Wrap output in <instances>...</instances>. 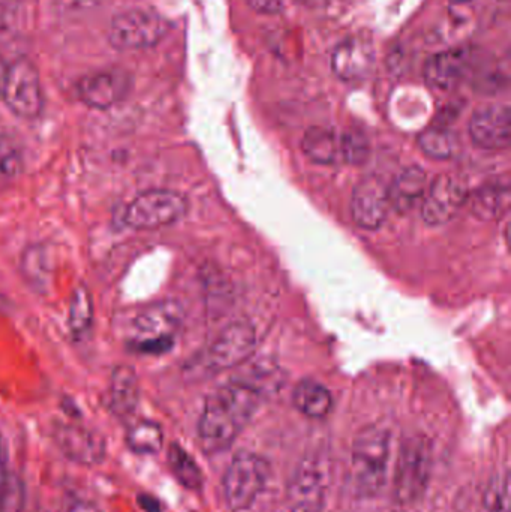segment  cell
I'll list each match as a JSON object with an SVG mask.
<instances>
[{"instance_id": "16", "label": "cell", "mask_w": 511, "mask_h": 512, "mask_svg": "<svg viewBox=\"0 0 511 512\" xmlns=\"http://www.w3.org/2000/svg\"><path fill=\"white\" fill-rule=\"evenodd\" d=\"M63 456L81 466H96L105 459V444L99 435L77 426H60L54 433Z\"/></svg>"}, {"instance_id": "36", "label": "cell", "mask_w": 511, "mask_h": 512, "mask_svg": "<svg viewBox=\"0 0 511 512\" xmlns=\"http://www.w3.org/2000/svg\"><path fill=\"white\" fill-rule=\"evenodd\" d=\"M0 512H3V505H0Z\"/></svg>"}, {"instance_id": "26", "label": "cell", "mask_w": 511, "mask_h": 512, "mask_svg": "<svg viewBox=\"0 0 511 512\" xmlns=\"http://www.w3.org/2000/svg\"><path fill=\"white\" fill-rule=\"evenodd\" d=\"M93 321L92 294L86 286H78L72 292L69 304V328L75 336H81L89 330Z\"/></svg>"}, {"instance_id": "12", "label": "cell", "mask_w": 511, "mask_h": 512, "mask_svg": "<svg viewBox=\"0 0 511 512\" xmlns=\"http://www.w3.org/2000/svg\"><path fill=\"white\" fill-rule=\"evenodd\" d=\"M132 78L123 69H107L84 75L77 83V96L87 107L108 110L131 92Z\"/></svg>"}, {"instance_id": "15", "label": "cell", "mask_w": 511, "mask_h": 512, "mask_svg": "<svg viewBox=\"0 0 511 512\" xmlns=\"http://www.w3.org/2000/svg\"><path fill=\"white\" fill-rule=\"evenodd\" d=\"M330 66L333 74L345 83L366 80L374 71V45L359 36L345 39L333 51Z\"/></svg>"}, {"instance_id": "4", "label": "cell", "mask_w": 511, "mask_h": 512, "mask_svg": "<svg viewBox=\"0 0 511 512\" xmlns=\"http://www.w3.org/2000/svg\"><path fill=\"white\" fill-rule=\"evenodd\" d=\"M185 195L171 189L141 192L123 210V224L135 231H153L176 224L188 213Z\"/></svg>"}, {"instance_id": "24", "label": "cell", "mask_w": 511, "mask_h": 512, "mask_svg": "<svg viewBox=\"0 0 511 512\" xmlns=\"http://www.w3.org/2000/svg\"><path fill=\"white\" fill-rule=\"evenodd\" d=\"M168 465L174 477L186 489L200 490L203 487V472L185 448L177 444L171 445L168 448Z\"/></svg>"}, {"instance_id": "19", "label": "cell", "mask_w": 511, "mask_h": 512, "mask_svg": "<svg viewBox=\"0 0 511 512\" xmlns=\"http://www.w3.org/2000/svg\"><path fill=\"white\" fill-rule=\"evenodd\" d=\"M140 400L138 376L131 366H117L110 379V408L117 417L134 414Z\"/></svg>"}, {"instance_id": "2", "label": "cell", "mask_w": 511, "mask_h": 512, "mask_svg": "<svg viewBox=\"0 0 511 512\" xmlns=\"http://www.w3.org/2000/svg\"><path fill=\"white\" fill-rule=\"evenodd\" d=\"M392 435L384 427H368L356 436L351 448L350 478L360 498H374L389 480Z\"/></svg>"}, {"instance_id": "1", "label": "cell", "mask_w": 511, "mask_h": 512, "mask_svg": "<svg viewBox=\"0 0 511 512\" xmlns=\"http://www.w3.org/2000/svg\"><path fill=\"white\" fill-rule=\"evenodd\" d=\"M263 391L248 379H237L207 397L198 421V439L207 454L228 450L260 406Z\"/></svg>"}, {"instance_id": "28", "label": "cell", "mask_w": 511, "mask_h": 512, "mask_svg": "<svg viewBox=\"0 0 511 512\" xmlns=\"http://www.w3.org/2000/svg\"><path fill=\"white\" fill-rule=\"evenodd\" d=\"M24 167V156L14 138L0 134V182L14 179Z\"/></svg>"}, {"instance_id": "10", "label": "cell", "mask_w": 511, "mask_h": 512, "mask_svg": "<svg viewBox=\"0 0 511 512\" xmlns=\"http://www.w3.org/2000/svg\"><path fill=\"white\" fill-rule=\"evenodd\" d=\"M257 345V334L248 321L228 325L204 352L200 360L201 372L207 375L224 372L248 360Z\"/></svg>"}, {"instance_id": "23", "label": "cell", "mask_w": 511, "mask_h": 512, "mask_svg": "<svg viewBox=\"0 0 511 512\" xmlns=\"http://www.w3.org/2000/svg\"><path fill=\"white\" fill-rule=\"evenodd\" d=\"M126 445L138 456H153L164 445V432L153 421H138L126 433Z\"/></svg>"}, {"instance_id": "27", "label": "cell", "mask_w": 511, "mask_h": 512, "mask_svg": "<svg viewBox=\"0 0 511 512\" xmlns=\"http://www.w3.org/2000/svg\"><path fill=\"white\" fill-rule=\"evenodd\" d=\"M510 474L509 469L495 474L483 493V505L489 512H510Z\"/></svg>"}, {"instance_id": "9", "label": "cell", "mask_w": 511, "mask_h": 512, "mask_svg": "<svg viewBox=\"0 0 511 512\" xmlns=\"http://www.w3.org/2000/svg\"><path fill=\"white\" fill-rule=\"evenodd\" d=\"M0 98L11 113L21 119H36L44 108L41 78L38 69L26 57L8 65Z\"/></svg>"}, {"instance_id": "35", "label": "cell", "mask_w": 511, "mask_h": 512, "mask_svg": "<svg viewBox=\"0 0 511 512\" xmlns=\"http://www.w3.org/2000/svg\"><path fill=\"white\" fill-rule=\"evenodd\" d=\"M450 2L455 3V5H465V3L473 2V0H450Z\"/></svg>"}, {"instance_id": "21", "label": "cell", "mask_w": 511, "mask_h": 512, "mask_svg": "<svg viewBox=\"0 0 511 512\" xmlns=\"http://www.w3.org/2000/svg\"><path fill=\"white\" fill-rule=\"evenodd\" d=\"M293 403L300 414L314 420L327 417L333 408L332 393L327 390L320 382L306 381L300 382L293 393Z\"/></svg>"}, {"instance_id": "3", "label": "cell", "mask_w": 511, "mask_h": 512, "mask_svg": "<svg viewBox=\"0 0 511 512\" xmlns=\"http://www.w3.org/2000/svg\"><path fill=\"white\" fill-rule=\"evenodd\" d=\"M432 466L434 453L431 442L425 436H410L402 441L393 480V490L399 504L413 505L425 496Z\"/></svg>"}, {"instance_id": "31", "label": "cell", "mask_w": 511, "mask_h": 512, "mask_svg": "<svg viewBox=\"0 0 511 512\" xmlns=\"http://www.w3.org/2000/svg\"><path fill=\"white\" fill-rule=\"evenodd\" d=\"M248 3L261 14H279L284 9V0H248Z\"/></svg>"}, {"instance_id": "25", "label": "cell", "mask_w": 511, "mask_h": 512, "mask_svg": "<svg viewBox=\"0 0 511 512\" xmlns=\"http://www.w3.org/2000/svg\"><path fill=\"white\" fill-rule=\"evenodd\" d=\"M419 146L432 159H449L458 150V138L446 128H431L422 132Z\"/></svg>"}, {"instance_id": "29", "label": "cell", "mask_w": 511, "mask_h": 512, "mask_svg": "<svg viewBox=\"0 0 511 512\" xmlns=\"http://www.w3.org/2000/svg\"><path fill=\"white\" fill-rule=\"evenodd\" d=\"M369 155V144L365 135L359 131L341 134V162L350 165L365 164Z\"/></svg>"}, {"instance_id": "6", "label": "cell", "mask_w": 511, "mask_h": 512, "mask_svg": "<svg viewBox=\"0 0 511 512\" xmlns=\"http://www.w3.org/2000/svg\"><path fill=\"white\" fill-rule=\"evenodd\" d=\"M183 319L185 310L177 301H159L146 307L134 321L135 348L144 354L168 351L182 328Z\"/></svg>"}, {"instance_id": "8", "label": "cell", "mask_w": 511, "mask_h": 512, "mask_svg": "<svg viewBox=\"0 0 511 512\" xmlns=\"http://www.w3.org/2000/svg\"><path fill=\"white\" fill-rule=\"evenodd\" d=\"M170 23L158 12L131 9L116 15L108 29V42L119 51L155 47L167 36Z\"/></svg>"}, {"instance_id": "11", "label": "cell", "mask_w": 511, "mask_h": 512, "mask_svg": "<svg viewBox=\"0 0 511 512\" xmlns=\"http://www.w3.org/2000/svg\"><path fill=\"white\" fill-rule=\"evenodd\" d=\"M470 198L464 180L452 174H441L429 185L422 201V218L431 227L452 221Z\"/></svg>"}, {"instance_id": "18", "label": "cell", "mask_w": 511, "mask_h": 512, "mask_svg": "<svg viewBox=\"0 0 511 512\" xmlns=\"http://www.w3.org/2000/svg\"><path fill=\"white\" fill-rule=\"evenodd\" d=\"M428 191V177L420 167H408L389 186L390 206L399 213H407L423 201Z\"/></svg>"}, {"instance_id": "13", "label": "cell", "mask_w": 511, "mask_h": 512, "mask_svg": "<svg viewBox=\"0 0 511 512\" xmlns=\"http://www.w3.org/2000/svg\"><path fill=\"white\" fill-rule=\"evenodd\" d=\"M389 186L378 176H366L354 188L351 197V216L354 224L366 231L383 227L389 216Z\"/></svg>"}, {"instance_id": "5", "label": "cell", "mask_w": 511, "mask_h": 512, "mask_svg": "<svg viewBox=\"0 0 511 512\" xmlns=\"http://www.w3.org/2000/svg\"><path fill=\"white\" fill-rule=\"evenodd\" d=\"M270 465L264 457L240 451L231 460L222 480L224 498L231 511L248 510L266 489Z\"/></svg>"}, {"instance_id": "14", "label": "cell", "mask_w": 511, "mask_h": 512, "mask_svg": "<svg viewBox=\"0 0 511 512\" xmlns=\"http://www.w3.org/2000/svg\"><path fill=\"white\" fill-rule=\"evenodd\" d=\"M470 137L479 149L504 150L511 141V113L507 105H486L470 120Z\"/></svg>"}, {"instance_id": "20", "label": "cell", "mask_w": 511, "mask_h": 512, "mask_svg": "<svg viewBox=\"0 0 511 512\" xmlns=\"http://www.w3.org/2000/svg\"><path fill=\"white\" fill-rule=\"evenodd\" d=\"M468 200H471V209L477 218L483 219V221H494L509 209V182L494 180V182L485 183Z\"/></svg>"}, {"instance_id": "30", "label": "cell", "mask_w": 511, "mask_h": 512, "mask_svg": "<svg viewBox=\"0 0 511 512\" xmlns=\"http://www.w3.org/2000/svg\"><path fill=\"white\" fill-rule=\"evenodd\" d=\"M18 35L17 12L12 6L0 3V47L14 41Z\"/></svg>"}, {"instance_id": "34", "label": "cell", "mask_w": 511, "mask_h": 512, "mask_svg": "<svg viewBox=\"0 0 511 512\" xmlns=\"http://www.w3.org/2000/svg\"><path fill=\"white\" fill-rule=\"evenodd\" d=\"M6 71H8V65L3 60L2 54H0V95H2L3 83H5Z\"/></svg>"}, {"instance_id": "22", "label": "cell", "mask_w": 511, "mask_h": 512, "mask_svg": "<svg viewBox=\"0 0 511 512\" xmlns=\"http://www.w3.org/2000/svg\"><path fill=\"white\" fill-rule=\"evenodd\" d=\"M302 149L312 162L321 165L336 164L341 161V135L332 129H309L303 137Z\"/></svg>"}, {"instance_id": "33", "label": "cell", "mask_w": 511, "mask_h": 512, "mask_svg": "<svg viewBox=\"0 0 511 512\" xmlns=\"http://www.w3.org/2000/svg\"><path fill=\"white\" fill-rule=\"evenodd\" d=\"M68 512H102L96 505L90 504V502H77L72 505Z\"/></svg>"}, {"instance_id": "32", "label": "cell", "mask_w": 511, "mask_h": 512, "mask_svg": "<svg viewBox=\"0 0 511 512\" xmlns=\"http://www.w3.org/2000/svg\"><path fill=\"white\" fill-rule=\"evenodd\" d=\"M8 472H6L5 462H3L2 454H0V505H3L6 489L9 486Z\"/></svg>"}, {"instance_id": "7", "label": "cell", "mask_w": 511, "mask_h": 512, "mask_svg": "<svg viewBox=\"0 0 511 512\" xmlns=\"http://www.w3.org/2000/svg\"><path fill=\"white\" fill-rule=\"evenodd\" d=\"M330 489V466L320 454L306 456L287 487L288 512H323Z\"/></svg>"}, {"instance_id": "17", "label": "cell", "mask_w": 511, "mask_h": 512, "mask_svg": "<svg viewBox=\"0 0 511 512\" xmlns=\"http://www.w3.org/2000/svg\"><path fill=\"white\" fill-rule=\"evenodd\" d=\"M470 53L464 48L441 51L425 65L426 83L437 90H452L464 80L470 69Z\"/></svg>"}]
</instances>
